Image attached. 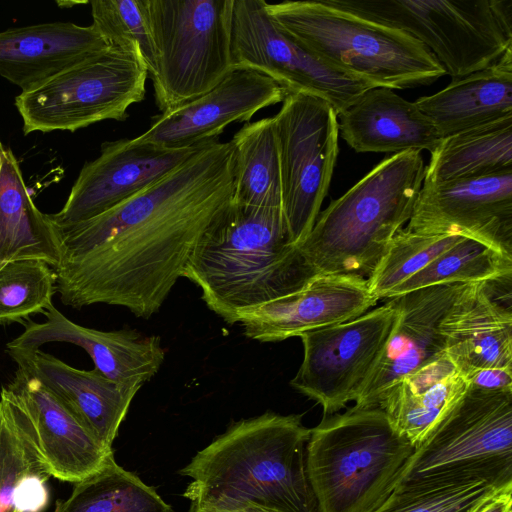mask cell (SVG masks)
<instances>
[{
  "label": "cell",
  "instance_id": "6da1fadb",
  "mask_svg": "<svg viewBox=\"0 0 512 512\" xmlns=\"http://www.w3.org/2000/svg\"><path fill=\"white\" fill-rule=\"evenodd\" d=\"M230 141L201 145L161 179L89 220L55 226L63 259L54 269L63 304H107L136 317L156 314L202 235L230 206Z\"/></svg>",
  "mask_w": 512,
  "mask_h": 512
},
{
  "label": "cell",
  "instance_id": "7a4b0ae2",
  "mask_svg": "<svg viewBox=\"0 0 512 512\" xmlns=\"http://www.w3.org/2000/svg\"><path fill=\"white\" fill-rule=\"evenodd\" d=\"M311 429L301 414L265 412L242 419L179 471L183 496L203 509L254 502L283 512H317L305 465Z\"/></svg>",
  "mask_w": 512,
  "mask_h": 512
},
{
  "label": "cell",
  "instance_id": "3957f363",
  "mask_svg": "<svg viewBox=\"0 0 512 512\" xmlns=\"http://www.w3.org/2000/svg\"><path fill=\"white\" fill-rule=\"evenodd\" d=\"M314 273L290 243L282 208L231 202L194 248L183 271L226 323L303 288Z\"/></svg>",
  "mask_w": 512,
  "mask_h": 512
},
{
  "label": "cell",
  "instance_id": "277c9868",
  "mask_svg": "<svg viewBox=\"0 0 512 512\" xmlns=\"http://www.w3.org/2000/svg\"><path fill=\"white\" fill-rule=\"evenodd\" d=\"M424 176L419 151L395 153L332 201L297 246L314 275L368 279L409 221Z\"/></svg>",
  "mask_w": 512,
  "mask_h": 512
},
{
  "label": "cell",
  "instance_id": "5b68a950",
  "mask_svg": "<svg viewBox=\"0 0 512 512\" xmlns=\"http://www.w3.org/2000/svg\"><path fill=\"white\" fill-rule=\"evenodd\" d=\"M415 447L379 407H351L311 429L305 465L317 512H374Z\"/></svg>",
  "mask_w": 512,
  "mask_h": 512
},
{
  "label": "cell",
  "instance_id": "8992f818",
  "mask_svg": "<svg viewBox=\"0 0 512 512\" xmlns=\"http://www.w3.org/2000/svg\"><path fill=\"white\" fill-rule=\"evenodd\" d=\"M270 17L322 60L375 87L429 85L446 74L435 56L411 35L323 0L266 2Z\"/></svg>",
  "mask_w": 512,
  "mask_h": 512
},
{
  "label": "cell",
  "instance_id": "52a82bcc",
  "mask_svg": "<svg viewBox=\"0 0 512 512\" xmlns=\"http://www.w3.org/2000/svg\"><path fill=\"white\" fill-rule=\"evenodd\" d=\"M422 43L453 79L496 62L512 48V0H323Z\"/></svg>",
  "mask_w": 512,
  "mask_h": 512
},
{
  "label": "cell",
  "instance_id": "ba28073f",
  "mask_svg": "<svg viewBox=\"0 0 512 512\" xmlns=\"http://www.w3.org/2000/svg\"><path fill=\"white\" fill-rule=\"evenodd\" d=\"M234 0H146L157 52L152 79L161 112L210 91L233 69Z\"/></svg>",
  "mask_w": 512,
  "mask_h": 512
},
{
  "label": "cell",
  "instance_id": "9c48e42d",
  "mask_svg": "<svg viewBox=\"0 0 512 512\" xmlns=\"http://www.w3.org/2000/svg\"><path fill=\"white\" fill-rule=\"evenodd\" d=\"M434 477L512 485V390L469 385L459 402L415 447L398 484Z\"/></svg>",
  "mask_w": 512,
  "mask_h": 512
},
{
  "label": "cell",
  "instance_id": "30bf717a",
  "mask_svg": "<svg viewBox=\"0 0 512 512\" xmlns=\"http://www.w3.org/2000/svg\"><path fill=\"white\" fill-rule=\"evenodd\" d=\"M147 78L138 56L108 47L15 98L23 133L74 132L104 120L125 121L129 107L145 98Z\"/></svg>",
  "mask_w": 512,
  "mask_h": 512
},
{
  "label": "cell",
  "instance_id": "8fae6325",
  "mask_svg": "<svg viewBox=\"0 0 512 512\" xmlns=\"http://www.w3.org/2000/svg\"><path fill=\"white\" fill-rule=\"evenodd\" d=\"M281 203L290 243L311 231L327 195L338 155V119L324 99L288 93L273 116Z\"/></svg>",
  "mask_w": 512,
  "mask_h": 512
},
{
  "label": "cell",
  "instance_id": "7c38bea8",
  "mask_svg": "<svg viewBox=\"0 0 512 512\" xmlns=\"http://www.w3.org/2000/svg\"><path fill=\"white\" fill-rule=\"evenodd\" d=\"M233 69L257 71L287 93L327 101L338 115L375 86L334 68L285 32L268 14L264 0H234L231 29Z\"/></svg>",
  "mask_w": 512,
  "mask_h": 512
},
{
  "label": "cell",
  "instance_id": "4fadbf2b",
  "mask_svg": "<svg viewBox=\"0 0 512 512\" xmlns=\"http://www.w3.org/2000/svg\"><path fill=\"white\" fill-rule=\"evenodd\" d=\"M397 298L352 320L299 336L303 360L292 388L322 406L323 417L356 401L397 323Z\"/></svg>",
  "mask_w": 512,
  "mask_h": 512
},
{
  "label": "cell",
  "instance_id": "5bb4252c",
  "mask_svg": "<svg viewBox=\"0 0 512 512\" xmlns=\"http://www.w3.org/2000/svg\"><path fill=\"white\" fill-rule=\"evenodd\" d=\"M406 229L473 238L512 256V171L423 181Z\"/></svg>",
  "mask_w": 512,
  "mask_h": 512
},
{
  "label": "cell",
  "instance_id": "9a60e30c",
  "mask_svg": "<svg viewBox=\"0 0 512 512\" xmlns=\"http://www.w3.org/2000/svg\"><path fill=\"white\" fill-rule=\"evenodd\" d=\"M200 146L170 149L137 137L104 142L100 155L83 165L63 208L48 217L61 227L103 214L161 179Z\"/></svg>",
  "mask_w": 512,
  "mask_h": 512
},
{
  "label": "cell",
  "instance_id": "2e32d148",
  "mask_svg": "<svg viewBox=\"0 0 512 512\" xmlns=\"http://www.w3.org/2000/svg\"><path fill=\"white\" fill-rule=\"evenodd\" d=\"M287 94L257 71L234 69L210 91L152 117L149 128L137 138L170 149L196 147L217 140L231 123L249 122Z\"/></svg>",
  "mask_w": 512,
  "mask_h": 512
},
{
  "label": "cell",
  "instance_id": "e0dca14e",
  "mask_svg": "<svg viewBox=\"0 0 512 512\" xmlns=\"http://www.w3.org/2000/svg\"><path fill=\"white\" fill-rule=\"evenodd\" d=\"M377 302L365 278L315 275L297 292L239 314L236 323L249 339L279 342L352 320Z\"/></svg>",
  "mask_w": 512,
  "mask_h": 512
},
{
  "label": "cell",
  "instance_id": "ac0fdd59",
  "mask_svg": "<svg viewBox=\"0 0 512 512\" xmlns=\"http://www.w3.org/2000/svg\"><path fill=\"white\" fill-rule=\"evenodd\" d=\"M43 322H24V331L7 344V350H37L52 342L74 344L87 352L94 369L121 385L141 387L151 380L165 360L159 336L136 330L101 331L76 324L51 305Z\"/></svg>",
  "mask_w": 512,
  "mask_h": 512
},
{
  "label": "cell",
  "instance_id": "d6986e66",
  "mask_svg": "<svg viewBox=\"0 0 512 512\" xmlns=\"http://www.w3.org/2000/svg\"><path fill=\"white\" fill-rule=\"evenodd\" d=\"M29 420L37 451L49 475L77 483L114 457L27 369L18 366L7 386Z\"/></svg>",
  "mask_w": 512,
  "mask_h": 512
},
{
  "label": "cell",
  "instance_id": "ffe728a7",
  "mask_svg": "<svg viewBox=\"0 0 512 512\" xmlns=\"http://www.w3.org/2000/svg\"><path fill=\"white\" fill-rule=\"evenodd\" d=\"M462 285L429 286L396 297L397 323L353 407H377L396 381L446 354L440 325Z\"/></svg>",
  "mask_w": 512,
  "mask_h": 512
},
{
  "label": "cell",
  "instance_id": "44dd1931",
  "mask_svg": "<svg viewBox=\"0 0 512 512\" xmlns=\"http://www.w3.org/2000/svg\"><path fill=\"white\" fill-rule=\"evenodd\" d=\"M445 353L467 378L490 368L512 370V313L494 281L463 284L441 325Z\"/></svg>",
  "mask_w": 512,
  "mask_h": 512
},
{
  "label": "cell",
  "instance_id": "7402d4cb",
  "mask_svg": "<svg viewBox=\"0 0 512 512\" xmlns=\"http://www.w3.org/2000/svg\"><path fill=\"white\" fill-rule=\"evenodd\" d=\"M7 352L18 366L37 377L99 442L112 448L139 388L113 382L96 369H77L41 349Z\"/></svg>",
  "mask_w": 512,
  "mask_h": 512
},
{
  "label": "cell",
  "instance_id": "603a6c76",
  "mask_svg": "<svg viewBox=\"0 0 512 512\" xmlns=\"http://www.w3.org/2000/svg\"><path fill=\"white\" fill-rule=\"evenodd\" d=\"M108 47L92 24L10 28L0 32V75L26 92Z\"/></svg>",
  "mask_w": 512,
  "mask_h": 512
},
{
  "label": "cell",
  "instance_id": "cb8c5ba5",
  "mask_svg": "<svg viewBox=\"0 0 512 512\" xmlns=\"http://www.w3.org/2000/svg\"><path fill=\"white\" fill-rule=\"evenodd\" d=\"M337 117L342 138L357 152L431 153L442 140L415 103L390 88L368 89Z\"/></svg>",
  "mask_w": 512,
  "mask_h": 512
},
{
  "label": "cell",
  "instance_id": "d4e9b609",
  "mask_svg": "<svg viewBox=\"0 0 512 512\" xmlns=\"http://www.w3.org/2000/svg\"><path fill=\"white\" fill-rule=\"evenodd\" d=\"M414 103L441 139L512 118V48L490 66Z\"/></svg>",
  "mask_w": 512,
  "mask_h": 512
},
{
  "label": "cell",
  "instance_id": "484cf974",
  "mask_svg": "<svg viewBox=\"0 0 512 512\" xmlns=\"http://www.w3.org/2000/svg\"><path fill=\"white\" fill-rule=\"evenodd\" d=\"M469 383L443 355L409 373L381 396L377 407L414 447L419 446L464 396Z\"/></svg>",
  "mask_w": 512,
  "mask_h": 512
},
{
  "label": "cell",
  "instance_id": "4316f807",
  "mask_svg": "<svg viewBox=\"0 0 512 512\" xmlns=\"http://www.w3.org/2000/svg\"><path fill=\"white\" fill-rule=\"evenodd\" d=\"M27 259L56 269L61 243L48 214L34 204L16 157L0 140V263Z\"/></svg>",
  "mask_w": 512,
  "mask_h": 512
},
{
  "label": "cell",
  "instance_id": "83f0119b",
  "mask_svg": "<svg viewBox=\"0 0 512 512\" xmlns=\"http://www.w3.org/2000/svg\"><path fill=\"white\" fill-rule=\"evenodd\" d=\"M512 171V118L443 138L431 152L424 181L444 182Z\"/></svg>",
  "mask_w": 512,
  "mask_h": 512
},
{
  "label": "cell",
  "instance_id": "f1b7e54d",
  "mask_svg": "<svg viewBox=\"0 0 512 512\" xmlns=\"http://www.w3.org/2000/svg\"><path fill=\"white\" fill-rule=\"evenodd\" d=\"M235 154L233 203L282 208L273 117L248 122L230 140Z\"/></svg>",
  "mask_w": 512,
  "mask_h": 512
},
{
  "label": "cell",
  "instance_id": "f546056e",
  "mask_svg": "<svg viewBox=\"0 0 512 512\" xmlns=\"http://www.w3.org/2000/svg\"><path fill=\"white\" fill-rule=\"evenodd\" d=\"M53 512H173L139 477L114 457L100 470L74 483L71 494L56 502Z\"/></svg>",
  "mask_w": 512,
  "mask_h": 512
},
{
  "label": "cell",
  "instance_id": "4dcf8cb0",
  "mask_svg": "<svg viewBox=\"0 0 512 512\" xmlns=\"http://www.w3.org/2000/svg\"><path fill=\"white\" fill-rule=\"evenodd\" d=\"M512 276V256L463 237L430 264L393 288L386 299L435 285L470 284Z\"/></svg>",
  "mask_w": 512,
  "mask_h": 512
},
{
  "label": "cell",
  "instance_id": "1f68e13d",
  "mask_svg": "<svg viewBox=\"0 0 512 512\" xmlns=\"http://www.w3.org/2000/svg\"><path fill=\"white\" fill-rule=\"evenodd\" d=\"M502 488L475 478L412 480L398 484L374 512H476Z\"/></svg>",
  "mask_w": 512,
  "mask_h": 512
},
{
  "label": "cell",
  "instance_id": "d6a6232c",
  "mask_svg": "<svg viewBox=\"0 0 512 512\" xmlns=\"http://www.w3.org/2000/svg\"><path fill=\"white\" fill-rule=\"evenodd\" d=\"M46 471L17 396L3 387L0 393V512H15L14 488L31 472ZM49 474V473H48Z\"/></svg>",
  "mask_w": 512,
  "mask_h": 512
},
{
  "label": "cell",
  "instance_id": "836d02e7",
  "mask_svg": "<svg viewBox=\"0 0 512 512\" xmlns=\"http://www.w3.org/2000/svg\"><path fill=\"white\" fill-rule=\"evenodd\" d=\"M463 237L400 229L367 279L370 293L378 300L386 299L393 288L424 269Z\"/></svg>",
  "mask_w": 512,
  "mask_h": 512
},
{
  "label": "cell",
  "instance_id": "e575fe53",
  "mask_svg": "<svg viewBox=\"0 0 512 512\" xmlns=\"http://www.w3.org/2000/svg\"><path fill=\"white\" fill-rule=\"evenodd\" d=\"M92 25L111 48L131 52L145 64L152 80L157 73L146 0H94L90 2Z\"/></svg>",
  "mask_w": 512,
  "mask_h": 512
},
{
  "label": "cell",
  "instance_id": "d590c367",
  "mask_svg": "<svg viewBox=\"0 0 512 512\" xmlns=\"http://www.w3.org/2000/svg\"><path fill=\"white\" fill-rule=\"evenodd\" d=\"M56 292L54 269L40 260H17L0 269V324L24 323L45 313Z\"/></svg>",
  "mask_w": 512,
  "mask_h": 512
},
{
  "label": "cell",
  "instance_id": "8d00e7d4",
  "mask_svg": "<svg viewBox=\"0 0 512 512\" xmlns=\"http://www.w3.org/2000/svg\"><path fill=\"white\" fill-rule=\"evenodd\" d=\"M46 471H36L22 476L13 492L15 512H42L49 502Z\"/></svg>",
  "mask_w": 512,
  "mask_h": 512
},
{
  "label": "cell",
  "instance_id": "74e56055",
  "mask_svg": "<svg viewBox=\"0 0 512 512\" xmlns=\"http://www.w3.org/2000/svg\"><path fill=\"white\" fill-rule=\"evenodd\" d=\"M470 386L483 390H512V370L510 369H483L468 376Z\"/></svg>",
  "mask_w": 512,
  "mask_h": 512
},
{
  "label": "cell",
  "instance_id": "f35d334b",
  "mask_svg": "<svg viewBox=\"0 0 512 512\" xmlns=\"http://www.w3.org/2000/svg\"><path fill=\"white\" fill-rule=\"evenodd\" d=\"M512 485L499 490L476 512H512Z\"/></svg>",
  "mask_w": 512,
  "mask_h": 512
},
{
  "label": "cell",
  "instance_id": "ab89813d",
  "mask_svg": "<svg viewBox=\"0 0 512 512\" xmlns=\"http://www.w3.org/2000/svg\"><path fill=\"white\" fill-rule=\"evenodd\" d=\"M188 512H283L268 506L260 505L254 502H248L244 504H240L231 508L221 509V510H210L203 509L197 506L190 504Z\"/></svg>",
  "mask_w": 512,
  "mask_h": 512
},
{
  "label": "cell",
  "instance_id": "60d3db41",
  "mask_svg": "<svg viewBox=\"0 0 512 512\" xmlns=\"http://www.w3.org/2000/svg\"><path fill=\"white\" fill-rule=\"evenodd\" d=\"M3 266H4V265H2V264L0 263V269H1Z\"/></svg>",
  "mask_w": 512,
  "mask_h": 512
}]
</instances>
